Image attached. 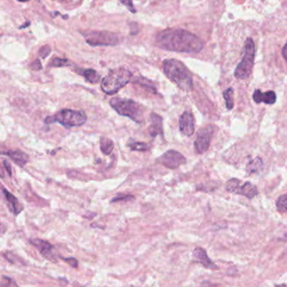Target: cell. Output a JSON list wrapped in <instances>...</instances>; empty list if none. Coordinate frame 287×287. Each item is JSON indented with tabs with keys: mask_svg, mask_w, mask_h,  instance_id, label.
Masks as SVG:
<instances>
[{
	"mask_svg": "<svg viewBox=\"0 0 287 287\" xmlns=\"http://www.w3.org/2000/svg\"><path fill=\"white\" fill-rule=\"evenodd\" d=\"M157 47L169 51L198 53L203 43L196 35L183 29H167L160 32L155 40Z\"/></svg>",
	"mask_w": 287,
	"mask_h": 287,
	"instance_id": "1",
	"label": "cell"
},
{
	"mask_svg": "<svg viewBox=\"0 0 287 287\" xmlns=\"http://www.w3.org/2000/svg\"><path fill=\"white\" fill-rule=\"evenodd\" d=\"M163 69L167 78L186 92L193 89V78L188 68L180 61L166 59L163 61Z\"/></svg>",
	"mask_w": 287,
	"mask_h": 287,
	"instance_id": "2",
	"label": "cell"
},
{
	"mask_svg": "<svg viewBox=\"0 0 287 287\" xmlns=\"http://www.w3.org/2000/svg\"><path fill=\"white\" fill-rule=\"evenodd\" d=\"M132 78L131 71L125 67H117L109 73L102 81L101 89L107 95H114L126 86Z\"/></svg>",
	"mask_w": 287,
	"mask_h": 287,
	"instance_id": "3",
	"label": "cell"
},
{
	"mask_svg": "<svg viewBox=\"0 0 287 287\" xmlns=\"http://www.w3.org/2000/svg\"><path fill=\"white\" fill-rule=\"evenodd\" d=\"M87 121L85 113L80 111H74L70 109L61 110L52 116H48L45 120L46 124L59 123L64 128H79L83 126Z\"/></svg>",
	"mask_w": 287,
	"mask_h": 287,
	"instance_id": "4",
	"label": "cell"
},
{
	"mask_svg": "<svg viewBox=\"0 0 287 287\" xmlns=\"http://www.w3.org/2000/svg\"><path fill=\"white\" fill-rule=\"evenodd\" d=\"M110 105L119 115L131 119L137 123L144 121V110L141 105L132 99L113 98Z\"/></svg>",
	"mask_w": 287,
	"mask_h": 287,
	"instance_id": "5",
	"label": "cell"
},
{
	"mask_svg": "<svg viewBox=\"0 0 287 287\" xmlns=\"http://www.w3.org/2000/svg\"><path fill=\"white\" fill-rule=\"evenodd\" d=\"M255 58V45L252 38L246 40L244 55L241 63L237 66L234 75L238 80H247L252 74Z\"/></svg>",
	"mask_w": 287,
	"mask_h": 287,
	"instance_id": "6",
	"label": "cell"
},
{
	"mask_svg": "<svg viewBox=\"0 0 287 287\" xmlns=\"http://www.w3.org/2000/svg\"><path fill=\"white\" fill-rule=\"evenodd\" d=\"M87 43L90 46H115L118 44L117 35L108 32H91L84 34Z\"/></svg>",
	"mask_w": 287,
	"mask_h": 287,
	"instance_id": "7",
	"label": "cell"
},
{
	"mask_svg": "<svg viewBox=\"0 0 287 287\" xmlns=\"http://www.w3.org/2000/svg\"><path fill=\"white\" fill-rule=\"evenodd\" d=\"M226 190L230 193H236L243 195L249 199H253L258 194V189L250 182H246L241 185V181L238 179H231L226 184Z\"/></svg>",
	"mask_w": 287,
	"mask_h": 287,
	"instance_id": "8",
	"label": "cell"
},
{
	"mask_svg": "<svg viewBox=\"0 0 287 287\" xmlns=\"http://www.w3.org/2000/svg\"><path fill=\"white\" fill-rule=\"evenodd\" d=\"M213 126L209 125L206 128L201 129L198 132L197 137L195 141V149L196 153L202 154L207 152L210 144H211V137L213 134Z\"/></svg>",
	"mask_w": 287,
	"mask_h": 287,
	"instance_id": "9",
	"label": "cell"
},
{
	"mask_svg": "<svg viewBox=\"0 0 287 287\" xmlns=\"http://www.w3.org/2000/svg\"><path fill=\"white\" fill-rule=\"evenodd\" d=\"M159 162L168 169H175L185 164L186 159L178 151L169 150L160 157Z\"/></svg>",
	"mask_w": 287,
	"mask_h": 287,
	"instance_id": "10",
	"label": "cell"
},
{
	"mask_svg": "<svg viewBox=\"0 0 287 287\" xmlns=\"http://www.w3.org/2000/svg\"><path fill=\"white\" fill-rule=\"evenodd\" d=\"M179 131L186 137H191L195 132V119L191 112H185L179 119Z\"/></svg>",
	"mask_w": 287,
	"mask_h": 287,
	"instance_id": "11",
	"label": "cell"
},
{
	"mask_svg": "<svg viewBox=\"0 0 287 287\" xmlns=\"http://www.w3.org/2000/svg\"><path fill=\"white\" fill-rule=\"evenodd\" d=\"M30 242L32 243V245L38 249L40 253H41V255L44 258H48V259L52 262H57L54 255L52 253L53 246L51 245L50 242L42 239H32L30 240Z\"/></svg>",
	"mask_w": 287,
	"mask_h": 287,
	"instance_id": "12",
	"label": "cell"
},
{
	"mask_svg": "<svg viewBox=\"0 0 287 287\" xmlns=\"http://www.w3.org/2000/svg\"><path fill=\"white\" fill-rule=\"evenodd\" d=\"M192 256H193V259L195 261L199 262L201 265L204 266L205 268L210 269V270H218L217 265H215L214 262L211 261V258L208 257L206 250L201 247L195 248V250L193 251Z\"/></svg>",
	"mask_w": 287,
	"mask_h": 287,
	"instance_id": "13",
	"label": "cell"
},
{
	"mask_svg": "<svg viewBox=\"0 0 287 287\" xmlns=\"http://www.w3.org/2000/svg\"><path fill=\"white\" fill-rule=\"evenodd\" d=\"M151 123L148 131L151 137H156L159 135H163V118L156 113H152L150 115Z\"/></svg>",
	"mask_w": 287,
	"mask_h": 287,
	"instance_id": "14",
	"label": "cell"
},
{
	"mask_svg": "<svg viewBox=\"0 0 287 287\" xmlns=\"http://www.w3.org/2000/svg\"><path fill=\"white\" fill-rule=\"evenodd\" d=\"M253 99L255 100V102L258 104L265 103L267 105H273L276 101V95L271 90L263 93L261 90H256L253 95Z\"/></svg>",
	"mask_w": 287,
	"mask_h": 287,
	"instance_id": "15",
	"label": "cell"
},
{
	"mask_svg": "<svg viewBox=\"0 0 287 287\" xmlns=\"http://www.w3.org/2000/svg\"><path fill=\"white\" fill-rule=\"evenodd\" d=\"M2 191L5 200L8 202V207L10 208V211L16 215L20 213L23 211V206L19 203L18 199L10 191H8L6 189L2 188Z\"/></svg>",
	"mask_w": 287,
	"mask_h": 287,
	"instance_id": "16",
	"label": "cell"
},
{
	"mask_svg": "<svg viewBox=\"0 0 287 287\" xmlns=\"http://www.w3.org/2000/svg\"><path fill=\"white\" fill-rule=\"evenodd\" d=\"M7 156L13 160L14 162L19 167H24L29 161V156L20 150H9L3 153Z\"/></svg>",
	"mask_w": 287,
	"mask_h": 287,
	"instance_id": "17",
	"label": "cell"
},
{
	"mask_svg": "<svg viewBox=\"0 0 287 287\" xmlns=\"http://www.w3.org/2000/svg\"><path fill=\"white\" fill-rule=\"evenodd\" d=\"M99 145H100V150L105 155H110L112 153V151L114 150V147H115L113 141L105 137H100Z\"/></svg>",
	"mask_w": 287,
	"mask_h": 287,
	"instance_id": "18",
	"label": "cell"
},
{
	"mask_svg": "<svg viewBox=\"0 0 287 287\" xmlns=\"http://www.w3.org/2000/svg\"><path fill=\"white\" fill-rule=\"evenodd\" d=\"M264 166L263 160L260 158H256L255 159L253 160L247 166V172L249 174H256L260 172Z\"/></svg>",
	"mask_w": 287,
	"mask_h": 287,
	"instance_id": "19",
	"label": "cell"
},
{
	"mask_svg": "<svg viewBox=\"0 0 287 287\" xmlns=\"http://www.w3.org/2000/svg\"><path fill=\"white\" fill-rule=\"evenodd\" d=\"M81 72H82L83 76L85 78V80L90 83H96L100 79L99 74H97V72L91 68L86 69V70H81Z\"/></svg>",
	"mask_w": 287,
	"mask_h": 287,
	"instance_id": "20",
	"label": "cell"
},
{
	"mask_svg": "<svg viewBox=\"0 0 287 287\" xmlns=\"http://www.w3.org/2000/svg\"><path fill=\"white\" fill-rule=\"evenodd\" d=\"M223 98L226 102V106L228 111H231L234 106V102H233V88H229L227 90H225L223 92Z\"/></svg>",
	"mask_w": 287,
	"mask_h": 287,
	"instance_id": "21",
	"label": "cell"
},
{
	"mask_svg": "<svg viewBox=\"0 0 287 287\" xmlns=\"http://www.w3.org/2000/svg\"><path fill=\"white\" fill-rule=\"evenodd\" d=\"M129 147L131 151H137V152H146L149 150V145H147L145 143H141V142H133L131 144H129Z\"/></svg>",
	"mask_w": 287,
	"mask_h": 287,
	"instance_id": "22",
	"label": "cell"
},
{
	"mask_svg": "<svg viewBox=\"0 0 287 287\" xmlns=\"http://www.w3.org/2000/svg\"><path fill=\"white\" fill-rule=\"evenodd\" d=\"M276 207L278 211H280L281 213H287V194L281 195L278 198Z\"/></svg>",
	"mask_w": 287,
	"mask_h": 287,
	"instance_id": "23",
	"label": "cell"
},
{
	"mask_svg": "<svg viewBox=\"0 0 287 287\" xmlns=\"http://www.w3.org/2000/svg\"><path fill=\"white\" fill-rule=\"evenodd\" d=\"M50 65L52 67H65V66L69 65V61L64 59V58H56L51 61Z\"/></svg>",
	"mask_w": 287,
	"mask_h": 287,
	"instance_id": "24",
	"label": "cell"
},
{
	"mask_svg": "<svg viewBox=\"0 0 287 287\" xmlns=\"http://www.w3.org/2000/svg\"><path fill=\"white\" fill-rule=\"evenodd\" d=\"M131 199H134L132 195H118L116 197L113 198L111 202H118V201H130Z\"/></svg>",
	"mask_w": 287,
	"mask_h": 287,
	"instance_id": "25",
	"label": "cell"
},
{
	"mask_svg": "<svg viewBox=\"0 0 287 287\" xmlns=\"http://www.w3.org/2000/svg\"><path fill=\"white\" fill-rule=\"evenodd\" d=\"M51 48L49 46H45V47H42L40 51H39V54L42 57V58H46L49 54L51 53Z\"/></svg>",
	"mask_w": 287,
	"mask_h": 287,
	"instance_id": "26",
	"label": "cell"
},
{
	"mask_svg": "<svg viewBox=\"0 0 287 287\" xmlns=\"http://www.w3.org/2000/svg\"><path fill=\"white\" fill-rule=\"evenodd\" d=\"M2 287H17V285L15 283V281H12L11 279L3 276L2 280Z\"/></svg>",
	"mask_w": 287,
	"mask_h": 287,
	"instance_id": "27",
	"label": "cell"
},
{
	"mask_svg": "<svg viewBox=\"0 0 287 287\" xmlns=\"http://www.w3.org/2000/svg\"><path fill=\"white\" fill-rule=\"evenodd\" d=\"M64 259V262H66L67 263L68 265H70L72 267H74V268H77L78 267V265H79V263H78V260H77L76 258H62Z\"/></svg>",
	"mask_w": 287,
	"mask_h": 287,
	"instance_id": "28",
	"label": "cell"
},
{
	"mask_svg": "<svg viewBox=\"0 0 287 287\" xmlns=\"http://www.w3.org/2000/svg\"><path fill=\"white\" fill-rule=\"evenodd\" d=\"M121 2L123 3L124 5L128 7V9H129L131 12H132V13H136V10L134 9V6H133V3H132V1H131V0H121Z\"/></svg>",
	"mask_w": 287,
	"mask_h": 287,
	"instance_id": "29",
	"label": "cell"
},
{
	"mask_svg": "<svg viewBox=\"0 0 287 287\" xmlns=\"http://www.w3.org/2000/svg\"><path fill=\"white\" fill-rule=\"evenodd\" d=\"M31 67L33 70H40V69H42V66L40 61L36 60L31 65Z\"/></svg>",
	"mask_w": 287,
	"mask_h": 287,
	"instance_id": "30",
	"label": "cell"
},
{
	"mask_svg": "<svg viewBox=\"0 0 287 287\" xmlns=\"http://www.w3.org/2000/svg\"><path fill=\"white\" fill-rule=\"evenodd\" d=\"M3 166L6 169L7 173L9 174V175H12V169H11V167H10V163L7 160H3Z\"/></svg>",
	"mask_w": 287,
	"mask_h": 287,
	"instance_id": "31",
	"label": "cell"
},
{
	"mask_svg": "<svg viewBox=\"0 0 287 287\" xmlns=\"http://www.w3.org/2000/svg\"><path fill=\"white\" fill-rule=\"evenodd\" d=\"M282 55H283V58H285V60L287 62V44L284 46L283 50H282Z\"/></svg>",
	"mask_w": 287,
	"mask_h": 287,
	"instance_id": "32",
	"label": "cell"
},
{
	"mask_svg": "<svg viewBox=\"0 0 287 287\" xmlns=\"http://www.w3.org/2000/svg\"><path fill=\"white\" fill-rule=\"evenodd\" d=\"M19 2H28L30 0H18Z\"/></svg>",
	"mask_w": 287,
	"mask_h": 287,
	"instance_id": "33",
	"label": "cell"
}]
</instances>
